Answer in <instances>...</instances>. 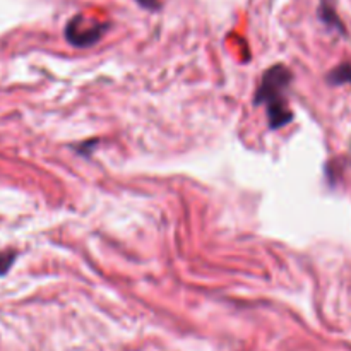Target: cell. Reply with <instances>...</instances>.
Wrapping results in <instances>:
<instances>
[{"label": "cell", "instance_id": "6da1fadb", "mask_svg": "<svg viewBox=\"0 0 351 351\" xmlns=\"http://www.w3.org/2000/svg\"><path fill=\"white\" fill-rule=\"evenodd\" d=\"M291 81H293V74L287 65L281 64L267 69L261 79V84L254 96V105L266 106L269 129H281L293 119L287 98V91Z\"/></svg>", "mask_w": 351, "mask_h": 351}, {"label": "cell", "instance_id": "7a4b0ae2", "mask_svg": "<svg viewBox=\"0 0 351 351\" xmlns=\"http://www.w3.org/2000/svg\"><path fill=\"white\" fill-rule=\"evenodd\" d=\"M106 31V24H93V26L84 27V19L81 16L74 17L65 27V38L74 47H91L93 43L103 36Z\"/></svg>", "mask_w": 351, "mask_h": 351}, {"label": "cell", "instance_id": "3957f363", "mask_svg": "<svg viewBox=\"0 0 351 351\" xmlns=\"http://www.w3.org/2000/svg\"><path fill=\"white\" fill-rule=\"evenodd\" d=\"M319 17H321V21L326 26L332 27V29H338L339 33L345 34V26H343L341 19H339L336 10L328 2H322V5L319 7Z\"/></svg>", "mask_w": 351, "mask_h": 351}, {"label": "cell", "instance_id": "277c9868", "mask_svg": "<svg viewBox=\"0 0 351 351\" xmlns=\"http://www.w3.org/2000/svg\"><path fill=\"white\" fill-rule=\"evenodd\" d=\"M326 81L332 86H341V84H350L351 86V64L345 62V64H339L338 67L332 69L328 74Z\"/></svg>", "mask_w": 351, "mask_h": 351}, {"label": "cell", "instance_id": "5b68a950", "mask_svg": "<svg viewBox=\"0 0 351 351\" xmlns=\"http://www.w3.org/2000/svg\"><path fill=\"white\" fill-rule=\"evenodd\" d=\"M17 252L16 250H5V252H0V278L5 276L9 273L10 267L16 263Z\"/></svg>", "mask_w": 351, "mask_h": 351}, {"label": "cell", "instance_id": "8992f818", "mask_svg": "<svg viewBox=\"0 0 351 351\" xmlns=\"http://www.w3.org/2000/svg\"><path fill=\"white\" fill-rule=\"evenodd\" d=\"M137 2H139L143 7H146V9H151V10L160 9V2H158V0H137Z\"/></svg>", "mask_w": 351, "mask_h": 351}]
</instances>
